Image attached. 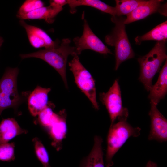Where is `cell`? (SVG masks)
I'll return each instance as SVG.
<instances>
[{
  "label": "cell",
  "instance_id": "cell-1",
  "mask_svg": "<svg viewBox=\"0 0 167 167\" xmlns=\"http://www.w3.org/2000/svg\"><path fill=\"white\" fill-rule=\"evenodd\" d=\"M71 42L69 39H64L58 47L45 49L31 53L21 54L20 56L23 59L36 58L46 62L58 73L66 87L68 88L66 70L68 57L70 55L73 56L78 55L75 46L70 45Z\"/></svg>",
  "mask_w": 167,
  "mask_h": 167
},
{
  "label": "cell",
  "instance_id": "cell-2",
  "mask_svg": "<svg viewBox=\"0 0 167 167\" xmlns=\"http://www.w3.org/2000/svg\"><path fill=\"white\" fill-rule=\"evenodd\" d=\"M126 120H118L110 127L107 138V148L105 158L107 167L113 165L112 158L115 154L130 137H137L140 135L141 129L133 127Z\"/></svg>",
  "mask_w": 167,
  "mask_h": 167
},
{
  "label": "cell",
  "instance_id": "cell-3",
  "mask_svg": "<svg viewBox=\"0 0 167 167\" xmlns=\"http://www.w3.org/2000/svg\"><path fill=\"white\" fill-rule=\"evenodd\" d=\"M165 42L166 41H157L148 53L138 59L140 67L139 79L148 91L152 86L153 77L167 59Z\"/></svg>",
  "mask_w": 167,
  "mask_h": 167
},
{
  "label": "cell",
  "instance_id": "cell-4",
  "mask_svg": "<svg viewBox=\"0 0 167 167\" xmlns=\"http://www.w3.org/2000/svg\"><path fill=\"white\" fill-rule=\"evenodd\" d=\"M111 20L115 26L111 33L105 36V40L107 44L115 47V69L117 70L122 63L133 58L134 54L126 31L125 19L116 16H112Z\"/></svg>",
  "mask_w": 167,
  "mask_h": 167
},
{
  "label": "cell",
  "instance_id": "cell-5",
  "mask_svg": "<svg viewBox=\"0 0 167 167\" xmlns=\"http://www.w3.org/2000/svg\"><path fill=\"white\" fill-rule=\"evenodd\" d=\"M19 72L18 68H8L0 79V115L5 109L15 108L21 102L17 87Z\"/></svg>",
  "mask_w": 167,
  "mask_h": 167
},
{
  "label": "cell",
  "instance_id": "cell-6",
  "mask_svg": "<svg viewBox=\"0 0 167 167\" xmlns=\"http://www.w3.org/2000/svg\"><path fill=\"white\" fill-rule=\"evenodd\" d=\"M69 65L78 87L89 100L93 107L96 110H99L95 80L90 73L80 62L78 55L74 56L69 62Z\"/></svg>",
  "mask_w": 167,
  "mask_h": 167
},
{
  "label": "cell",
  "instance_id": "cell-7",
  "mask_svg": "<svg viewBox=\"0 0 167 167\" xmlns=\"http://www.w3.org/2000/svg\"><path fill=\"white\" fill-rule=\"evenodd\" d=\"M100 99L108 111L110 119V126L113 124L117 119H127L129 115L127 109L122 105L121 92L118 79L106 93L100 94Z\"/></svg>",
  "mask_w": 167,
  "mask_h": 167
},
{
  "label": "cell",
  "instance_id": "cell-8",
  "mask_svg": "<svg viewBox=\"0 0 167 167\" xmlns=\"http://www.w3.org/2000/svg\"><path fill=\"white\" fill-rule=\"evenodd\" d=\"M78 55L85 49H89L103 54H112L110 50L94 33L87 21L84 20L83 34L80 37L73 40Z\"/></svg>",
  "mask_w": 167,
  "mask_h": 167
},
{
  "label": "cell",
  "instance_id": "cell-9",
  "mask_svg": "<svg viewBox=\"0 0 167 167\" xmlns=\"http://www.w3.org/2000/svg\"><path fill=\"white\" fill-rule=\"evenodd\" d=\"M151 109L149 115L151 119V130L149 140H155L160 142L167 140V120L157 108V105L150 102Z\"/></svg>",
  "mask_w": 167,
  "mask_h": 167
},
{
  "label": "cell",
  "instance_id": "cell-10",
  "mask_svg": "<svg viewBox=\"0 0 167 167\" xmlns=\"http://www.w3.org/2000/svg\"><path fill=\"white\" fill-rule=\"evenodd\" d=\"M20 24L25 29L29 42L34 48L48 49L58 47L57 43L41 29L28 24L22 20Z\"/></svg>",
  "mask_w": 167,
  "mask_h": 167
},
{
  "label": "cell",
  "instance_id": "cell-11",
  "mask_svg": "<svg viewBox=\"0 0 167 167\" xmlns=\"http://www.w3.org/2000/svg\"><path fill=\"white\" fill-rule=\"evenodd\" d=\"M163 1L161 0H146L144 3L127 15V17L124 21V24L144 19L157 11L165 15L166 13L164 10V6L163 7L161 6V3Z\"/></svg>",
  "mask_w": 167,
  "mask_h": 167
},
{
  "label": "cell",
  "instance_id": "cell-12",
  "mask_svg": "<svg viewBox=\"0 0 167 167\" xmlns=\"http://www.w3.org/2000/svg\"><path fill=\"white\" fill-rule=\"evenodd\" d=\"M50 88H44L38 86L32 92L28 99L29 110L33 116L40 113L48 105V94L50 91Z\"/></svg>",
  "mask_w": 167,
  "mask_h": 167
},
{
  "label": "cell",
  "instance_id": "cell-13",
  "mask_svg": "<svg viewBox=\"0 0 167 167\" xmlns=\"http://www.w3.org/2000/svg\"><path fill=\"white\" fill-rule=\"evenodd\" d=\"M59 113L58 119L49 128V134L53 140L51 145L58 151L62 148V141L65 138L67 131L66 111L63 109Z\"/></svg>",
  "mask_w": 167,
  "mask_h": 167
},
{
  "label": "cell",
  "instance_id": "cell-14",
  "mask_svg": "<svg viewBox=\"0 0 167 167\" xmlns=\"http://www.w3.org/2000/svg\"><path fill=\"white\" fill-rule=\"evenodd\" d=\"M167 61L160 72L156 82L152 86L149 91L148 98L150 102L157 105L160 101L163 99L167 92Z\"/></svg>",
  "mask_w": 167,
  "mask_h": 167
},
{
  "label": "cell",
  "instance_id": "cell-15",
  "mask_svg": "<svg viewBox=\"0 0 167 167\" xmlns=\"http://www.w3.org/2000/svg\"><path fill=\"white\" fill-rule=\"evenodd\" d=\"M28 132L21 128L14 118L3 119L0 123V144L8 143L17 135Z\"/></svg>",
  "mask_w": 167,
  "mask_h": 167
},
{
  "label": "cell",
  "instance_id": "cell-16",
  "mask_svg": "<svg viewBox=\"0 0 167 167\" xmlns=\"http://www.w3.org/2000/svg\"><path fill=\"white\" fill-rule=\"evenodd\" d=\"M102 142L103 139L101 136H95L93 148L88 155L82 161L80 167H105Z\"/></svg>",
  "mask_w": 167,
  "mask_h": 167
},
{
  "label": "cell",
  "instance_id": "cell-17",
  "mask_svg": "<svg viewBox=\"0 0 167 167\" xmlns=\"http://www.w3.org/2000/svg\"><path fill=\"white\" fill-rule=\"evenodd\" d=\"M62 9V8L50 4L49 6L38 8L18 18L22 20L45 19L48 23H51L54 21V18Z\"/></svg>",
  "mask_w": 167,
  "mask_h": 167
},
{
  "label": "cell",
  "instance_id": "cell-18",
  "mask_svg": "<svg viewBox=\"0 0 167 167\" xmlns=\"http://www.w3.org/2000/svg\"><path fill=\"white\" fill-rule=\"evenodd\" d=\"M67 4L70 8V11L72 14L76 11V7L80 6H87L98 9L103 12L116 16L115 7L111 6L101 1L98 0H67Z\"/></svg>",
  "mask_w": 167,
  "mask_h": 167
},
{
  "label": "cell",
  "instance_id": "cell-19",
  "mask_svg": "<svg viewBox=\"0 0 167 167\" xmlns=\"http://www.w3.org/2000/svg\"><path fill=\"white\" fill-rule=\"evenodd\" d=\"M167 21L160 24L146 34L138 36L135 39L136 44H139L141 42L147 40L157 41H166L167 38Z\"/></svg>",
  "mask_w": 167,
  "mask_h": 167
},
{
  "label": "cell",
  "instance_id": "cell-20",
  "mask_svg": "<svg viewBox=\"0 0 167 167\" xmlns=\"http://www.w3.org/2000/svg\"><path fill=\"white\" fill-rule=\"evenodd\" d=\"M146 1L141 0H116V16L118 17L123 15H127Z\"/></svg>",
  "mask_w": 167,
  "mask_h": 167
},
{
  "label": "cell",
  "instance_id": "cell-21",
  "mask_svg": "<svg viewBox=\"0 0 167 167\" xmlns=\"http://www.w3.org/2000/svg\"><path fill=\"white\" fill-rule=\"evenodd\" d=\"M38 115V120L41 124L49 128L58 120L60 116L59 113H54L49 105Z\"/></svg>",
  "mask_w": 167,
  "mask_h": 167
},
{
  "label": "cell",
  "instance_id": "cell-22",
  "mask_svg": "<svg viewBox=\"0 0 167 167\" xmlns=\"http://www.w3.org/2000/svg\"><path fill=\"white\" fill-rule=\"evenodd\" d=\"M32 141L34 144L36 156L42 164L43 167H51L48 153L41 141L36 137L32 139Z\"/></svg>",
  "mask_w": 167,
  "mask_h": 167
},
{
  "label": "cell",
  "instance_id": "cell-23",
  "mask_svg": "<svg viewBox=\"0 0 167 167\" xmlns=\"http://www.w3.org/2000/svg\"><path fill=\"white\" fill-rule=\"evenodd\" d=\"M44 3L41 0H26L19 8L16 16L18 18L36 9L44 6Z\"/></svg>",
  "mask_w": 167,
  "mask_h": 167
},
{
  "label": "cell",
  "instance_id": "cell-24",
  "mask_svg": "<svg viewBox=\"0 0 167 167\" xmlns=\"http://www.w3.org/2000/svg\"><path fill=\"white\" fill-rule=\"evenodd\" d=\"M15 143H5L0 144V161H10L15 160Z\"/></svg>",
  "mask_w": 167,
  "mask_h": 167
},
{
  "label": "cell",
  "instance_id": "cell-25",
  "mask_svg": "<svg viewBox=\"0 0 167 167\" xmlns=\"http://www.w3.org/2000/svg\"><path fill=\"white\" fill-rule=\"evenodd\" d=\"M49 2L50 4L61 8H62L63 6L67 4V0H53L50 1Z\"/></svg>",
  "mask_w": 167,
  "mask_h": 167
},
{
  "label": "cell",
  "instance_id": "cell-26",
  "mask_svg": "<svg viewBox=\"0 0 167 167\" xmlns=\"http://www.w3.org/2000/svg\"><path fill=\"white\" fill-rule=\"evenodd\" d=\"M145 167H158V166L156 163L149 161L147 163Z\"/></svg>",
  "mask_w": 167,
  "mask_h": 167
},
{
  "label": "cell",
  "instance_id": "cell-27",
  "mask_svg": "<svg viewBox=\"0 0 167 167\" xmlns=\"http://www.w3.org/2000/svg\"><path fill=\"white\" fill-rule=\"evenodd\" d=\"M3 41L4 40L3 38L0 36V48L1 46Z\"/></svg>",
  "mask_w": 167,
  "mask_h": 167
}]
</instances>
